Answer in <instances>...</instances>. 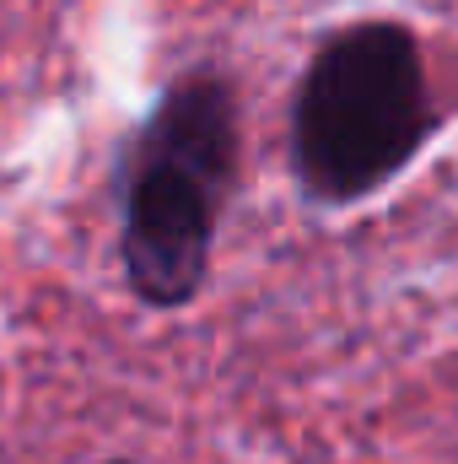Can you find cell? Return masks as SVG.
Instances as JSON below:
<instances>
[{"mask_svg":"<svg viewBox=\"0 0 458 464\" xmlns=\"http://www.w3.org/2000/svg\"><path fill=\"white\" fill-rule=\"evenodd\" d=\"M237 184V87L227 71H184L124 135L114 173L119 265L140 308H189L211 281V248Z\"/></svg>","mask_w":458,"mask_h":464,"instance_id":"obj_1","label":"cell"},{"mask_svg":"<svg viewBox=\"0 0 458 464\" xmlns=\"http://www.w3.org/2000/svg\"><path fill=\"white\" fill-rule=\"evenodd\" d=\"M437 124L415 27L394 16L335 27L291 92V179L313 206H356L388 189Z\"/></svg>","mask_w":458,"mask_h":464,"instance_id":"obj_2","label":"cell"},{"mask_svg":"<svg viewBox=\"0 0 458 464\" xmlns=\"http://www.w3.org/2000/svg\"><path fill=\"white\" fill-rule=\"evenodd\" d=\"M103 464H135V459H103Z\"/></svg>","mask_w":458,"mask_h":464,"instance_id":"obj_3","label":"cell"}]
</instances>
